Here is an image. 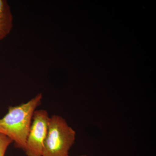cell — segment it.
<instances>
[{"label": "cell", "instance_id": "2", "mask_svg": "<svg viewBox=\"0 0 156 156\" xmlns=\"http://www.w3.org/2000/svg\"><path fill=\"white\" fill-rule=\"evenodd\" d=\"M75 131L65 120L57 115L50 117L43 156H69L74 144Z\"/></svg>", "mask_w": 156, "mask_h": 156}, {"label": "cell", "instance_id": "4", "mask_svg": "<svg viewBox=\"0 0 156 156\" xmlns=\"http://www.w3.org/2000/svg\"><path fill=\"white\" fill-rule=\"evenodd\" d=\"M13 27V15L9 3L0 0V41L9 35Z\"/></svg>", "mask_w": 156, "mask_h": 156}, {"label": "cell", "instance_id": "3", "mask_svg": "<svg viewBox=\"0 0 156 156\" xmlns=\"http://www.w3.org/2000/svg\"><path fill=\"white\" fill-rule=\"evenodd\" d=\"M50 117L45 110H37L34 112L24 151L27 156H43Z\"/></svg>", "mask_w": 156, "mask_h": 156}, {"label": "cell", "instance_id": "1", "mask_svg": "<svg viewBox=\"0 0 156 156\" xmlns=\"http://www.w3.org/2000/svg\"><path fill=\"white\" fill-rule=\"evenodd\" d=\"M42 98V93H38L26 103L9 106L7 113L0 119V134L9 137L15 147L25 151L34 112Z\"/></svg>", "mask_w": 156, "mask_h": 156}, {"label": "cell", "instance_id": "6", "mask_svg": "<svg viewBox=\"0 0 156 156\" xmlns=\"http://www.w3.org/2000/svg\"><path fill=\"white\" fill-rule=\"evenodd\" d=\"M87 156V155H80V156Z\"/></svg>", "mask_w": 156, "mask_h": 156}, {"label": "cell", "instance_id": "5", "mask_svg": "<svg viewBox=\"0 0 156 156\" xmlns=\"http://www.w3.org/2000/svg\"><path fill=\"white\" fill-rule=\"evenodd\" d=\"M12 142L9 137L0 134V156H5L6 151Z\"/></svg>", "mask_w": 156, "mask_h": 156}]
</instances>
